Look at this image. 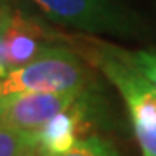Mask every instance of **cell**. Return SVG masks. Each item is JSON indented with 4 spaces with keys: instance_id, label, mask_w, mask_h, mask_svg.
Instances as JSON below:
<instances>
[{
    "instance_id": "5b68a950",
    "label": "cell",
    "mask_w": 156,
    "mask_h": 156,
    "mask_svg": "<svg viewBox=\"0 0 156 156\" xmlns=\"http://www.w3.org/2000/svg\"><path fill=\"white\" fill-rule=\"evenodd\" d=\"M90 92H30L14 95L0 108V122L26 132H38L45 123L89 99Z\"/></svg>"
},
{
    "instance_id": "6da1fadb",
    "label": "cell",
    "mask_w": 156,
    "mask_h": 156,
    "mask_svg": "<svg viewBox=\"0 0 156 156\" xmlns=\"http://www.w3.org/2000/svg\"><path fill=\"white\" fill-rule=\"evenodd\" d=\"M78 54L99 69L125 101L142 156H156V89L128 61L125 50L97 40L82 42Z\"/></svg>"
},
{
    "instance_id": "30bf717a",
    "label": "cell",
    "mask_w": 156,
    "mask_h": 156,
    "mask_svg": "<svg viewBox=\"0 0 156 156\" xmlns=\"http://www.w3.org/2000/svg\"><path fill=\"white\" fill-rule=\"evenodd\" d=\"M0 80H2V75H0Z\"/></svg>"
},
{
    "instance_id": "277c9868",
    "label": "cell",
    "mask_w": 156,
    "mask_h": 156,
    "mask_svg": "<svg viewBox=\"0 0 156 156\" xmlns=\"http://www.w3.org/2000/svg\"><path fill=\"white\" fill-rule=\"evenodd\" d=\"M54 37L21 12L0 11V75L26 66L45 54Z\"/></svg>"
},
{
    "instance_id": "3957f363",
    "label": "cell",
    "mask_w": 156,
    "mask_h": 156,
    "mask_svg": "<svg viewBox=\"0 0 156 156\" xmlns=\"http://www.w3.org/2000/svg\"><path fill=\"white\" fill-rule=\"evenodd\" d=\"M52 21L90 35L125 33L127 17L111 0H31Z\"/></svg>"
},
{
    "instance_id": "9c48e42d",
    "label": "cell",
    "mask_w": 156,
    "mask_h": 156,
    "mask_svg": "<svg viewBox=\"0 0 156 156\" xmlns=\"http://www.w3.org/2000/svg\"><path fill=\"white\" fill-rule=\"evenodd\" d=\"M128 61L135 66V69L149 80L156 89V50H137L125 52Z\"/></svg>"
},
{
    "instance_id": "ba28073f",
    "label": "cell",
    "mask_w": 156,
    "mask_h": 156,
    "mask_svg": "<svg viewBox=\"0 0 156 156\" xmlns=\"http://www.w3.org/2000/svg\"><path fill=\"white\" fill-rule=\"evenodd\" d=\"M61 156H120V153L108 140L97 135H90L80 139L68 153Z\"/></svg>"
},
{
    "instance_id": "7a4b0ae2",
    "label": "cell",
    "mask_w": 156,
    "mask_h": 156,
    "mask_svg": "<svg viewBox=\"0 0 156 156\" xmlns=\"http://www.w3.org/2000/svg\"><path fill=\"white\" fill-rule=\"evenodd\" d=\"M97 78L76 50L54 45L45 54L0 80V108L9 97L30 92H90Z\"/></svg>"
},
{
    "instance_id": "8992f818",
    "label": "cell",
    "mask_w": 156,
    "mask_h": 156,
    "mask_svg": "<svg viewBox=\"0 0 156 156\" xmlns=\"http://www.w3.org/2000/svg\"><path fill=\"white\" fill-rule=\"evenodd\" d=\"M89 104L90 97L82 101L71 109L57 115L56 118H52L37 132L42 156H61L82 139L78 137V134L82 130V123L85 120Z\"/></svg>"
},
{
    "instance_id": "52a82bcc",
    "label": "cell",
    "mask_w": 156,
    "mask_h": 156,
    "mask_svg": "<svg viewBox=\"0 0 156 156\" xmlns=\"http://www.w3.org/2000/svg\"><path fill=\"white\" fill-rule=\"evenodd\" d=\"M0 156H42L38 135L0 122Z\"/></svg>"
}]
</instances>
